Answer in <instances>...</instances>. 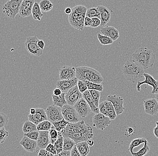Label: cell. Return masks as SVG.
Here are the masks:
<instances>
[{"instance_id":"1","label":"cell","mask_w":158,"mask_h":156,"mask_svg":"<svg viewBox=\"0 0 158 156\" xmlns=\"http://www.w3.org/2000/svg\"><path fill=\"white\" fill-rule=\"evenodd\" d=\"M61 133L64 137H69L73 139L76 144L87 141L94 137L92 128L83 121L77 123H69Z\"/></svg>"},{"instance_id":"2","label":"cell","mask_w":158,"mask_h":156,"mask_svg":"<svg viewBox=\"0 0 158 156\" xmlns=\"http://www.w3.org/2000/svg\"><path fill=\"white\" fill-rule=\"evenodd\" d=\"M132 57L134 62L144 69L153 66L156 60V55L152 51L145 47L136 50L132 54Z\"/></svg>"},{"instance_id":"3","label":"cell","mask_w":158,"mask_h":156,"mask_svg":"<svg viewBox=\"0 0 158 156\" xmlns=\"http://www.w3.org/2000/svg\"><path fill=\"white\" fill-rule=\"evenodd\" d=\"M122 73L126 80L136 83L143 78L144 69L134 62L133 60H127L122 69Z\"/></svg>"},{"instance_id":"4","label":"cell","mask_w":158,"mask_h":156,"mask_svg":"<svg viewBox=\"0 0 158 156\" xmlns=\"http://www.w3.org/2000/svg\"><path fill=\"white\" fill-rule=\"evenodd\" d=\"M87 10L82 5H78L72 8V13L69 15V21L70 25L74 29L80 31L83 30Z\"/></svg>"},{"instance_id":"5","label":"cell","mask_w":158,"mask_h":156,"mask_svg":"<svg viewBox=\"0 0 158 156\" xmlns=\"http://www.w3.org/2000/svg\"><path fill=\"white\" fill-rule=\"evenodd\" d=\"M76 77L78 80H87L97 84H101L103 81V77L98 71L86 66L76 68Z\"/></svg>"},{"instance_id":"6","label":"cell","mask_w":158,"mask_h":156,"mask_svg":"<svg viewBox=\"0 0 158 156\" xmlns=\"http://www.w3.org/2000/svg\"><path fill=\"white\" fill-rule=\"evenodd\" d=\"M23 0H9L3 6V13L6 16L14 19L19 13Z\"/></svg>"},{"instance_id":"7","label":"cell","mask_w":158,"mask_h":156,"mask_svg":"<svg viewBox=\"0 0 158 156\" xmlns=\"http://www.w3.org/2000/svg\"><path fill=\"white\" fill-rule=\"evenodd\" d=\"M39 39L36 36L29 37L25 42V47L28 53L31 55L40 56L43 54V50L40 48L38 45Z\"/></svg>"},{"instance_id":"8","label":"cell","mask_w":158,"mask_h":156,"mask_svg":"<svg viewBox=\"0 0 158 156\" xmlns=\"http://www.w3.org/2000/svg\"><path fill=\"white\" fill-rule=\"evenodd\" d=\"M62 114L64 119L69 123H75L79 122L80 116L74 106L66 104L62 108Z\"/></svg>"},{"instance_id":"9","label":"cell","mask_w":158,"mask_h":156,"mask_svg":"<svg viewBox=\"0 0 158 156\" xmlns=\"http://www.w3.org/2000/svg\"><path fill=\"white\" fill-rule=\"evenodd\" d=\"M48 121L53 122L61 121L64 119L62 114V108L55 105L48 106L45 110Z\"/></svg>"},{"instance_id":"10","label":"cell","mask_w":158,"mask_h":156,"mask_svg":"<svg viewBox=\"0 0 158 156\" xmlns=\"http://www.w3.org/2000/svg\"><path fill=\"white\" fill-rule=\"evenodd\" d=\"M93 126L97 130H103L110 125L111 120L105 115L99 113L95 114L93 118Z\"/></svg>"},{"instance_id":"11","label":"cell","mask_w":158,"mask_h":156,"mask_svg":"<svg viewBox=\"0 0 158 156\" xmlns=\"http://www.w3.org/2000/svg\"><path fill=\"white\" fill-rule=\"evenodd\" d=\"M143 76L145 77V80L143 81H138L136 88L137 91L139 92L141 90V85L143 84H147L152 86L153 88L152 93L157 94L158 93V81L156 80L152 75L147 73H144Z\"/></svg>"},{"instance_id":"12","label":"cell","mask_w":158,"mask_h":156,"mask_svg":"<svg viewBox=\"0 0 158 156\" xmlns=\"http://www.w3.org/2000/svg\"><path fill=\"white\" fill-rule=\"evenodd\" d=\"M83 98V94L80 92L77 85L70 89L65 95L68 104L72 106H74L80 99Z\"/></svg>"},{"instance_id":"13","label":"cell","mask_w":158,"mask_h":156,"mask_svg":"<svg viewBox=\"0 0 158 156\" xmlns=\"http://www.w3.org/2000/svg\"><path fill=\"white\" fill-rule=\"evenodd\" d=\"M74 107L79 116L81 118L87 117L91 111L90 107L83 98H81L74 105Z\"/></svg>"},{"instance_id":"14","label":"cell","mask_w":158,"mask_h":156,"mask_svg":"<svg viewBox=\"0 0 158 156\" xmlns=\"http://www.w3.org/2000/svg\"><path fill=\"white\" fill-rule=\"evenodd\" d=\"M106 100L112 103L117 116L122 114L124 112L125 109L123 106L124 100L121 96L116 94L109 95L106 98Z\"/></svg>"},{"instance_id":"15","label":"cell","mask_w":158,"mask_h":156,"mask_svg":"<svg viewBox=\"0 0 158 156\" xmlns=\"http://www.w3.org/2000/svg\"><path fill=\"white\" fill-rule=\"evenodd\" d=\"M60 80L72 79L76 77V68L73 66L64 65L59 69Z\"/></svg>"},{"instance_id":"16","label":"cell","mask_w":158,"mask_h":156,"mask_svg":"<svg viewBox=\"0 0 158 156\" xmlns=\"http://www.w3.org/2000/svg\"><path fill=\"white\" fill-rule=\"evenodd\" d=\"M144 107L145 112L151 116H155L158 113V102L156 98L145 100Z\"/></svg>"},{"instance_id":"17","label":"cell","mask_w":158,"mask_h":156,"mask_svg":"<svg viewBox=\"0 0 158 156\" xmlns=\"http://www.w3.org/2000/svg\"><path fill=\"white\" fill-rule=\"evenodd\" d=\"M78 79L76 78L68 80H60L56 82V87L61 89L62 93H67L69 90L77 85Z\"/></svg>"},{"instance_id":"18","label":"cell","mask_w":158,"mask_h":156,"mask_svg":"<svg viewBox=\"0 0 158 156\" xmlns=\"http://www.w3.org/2000/svg\"><path fill=\"white\" fill-rule=\"evenodd\" d=\"M35 114L32 115L29 114L28 116V120L32 123H34L36 126L40 122L46 120H48L47 115L45 110L42 108H37Z\"/></svg>"},{"instance_id":"19","label":"cell","mask_w":158,"mask_h":156,"mask_svg":"<svg viewBox=\"0 0 158 156\" xmlns=\"http://www.w3.org/2000/svg\"><path fill=\"white\" fill-rule=\"evenodd\" d=\"M34 0H23L19 10V15L22 17L29 16L32 13Z\"/></svg>"},{"instance_id":"20","label":"cell","mask_w":158,"mask_h":156,"mask_svg":"<svg viewBox=\"0 0 158 156\" xmlns=\"http://www.w3.org/2000/svg\"><path fill=\"white\" fill-rule=\"evenodd\" d=\"M19 144L25 150L29 153L34 152L37 147L36 141L31 140L25 136H23Z\"/></svg>"},{"instance_id":"21","label":"cell","mask_w":158,"mask_h":156,"mask_svg":"<svg viewBox=\"0 0 158 156\" xmlns=\"http://www.w3.org/2000/svg\"><path fill=\"white\" fill-rule=\"evenodd\" d=\"M37 142V147L40 149H45L50 143L49 131H39V136Z\"/></svg>"},{"instance_id":"22","label":"cell","mask_w":158,"mask_h":156,"mask_svg":"<svg viewBox=\"0 0 158 156\" xmlns=\"http://www.w3.org/2000/svg\"><path fill=\"white\" fill-rule=\"evenodd\" d=\"M102 34L111 38L114 41L117 40L119 37V32L115 28L107 26L100 30Z\"/></svg>"},{"instance_id":"23","label":"cell","mask_w":158,"mask_h":156,"mask_svg":"<svg viewBox=\"0 0 158 156\" xmlns=\"http://www.w3.org/2000/svg\"><path fill=\"white\" fill-rule=\"evenodd\" d=\"M101 15V26H104L110 21L111 15L110 11L106 7L103 6H98V7Z\"/></svg>"},{"instance_id":"24","label":"cell","mask_w":158,"mask_h":156,"mask_svg":"<svg viewBox=\"0 0 158 156\" xmlns=\"http://www.w3.org/2000/svg\"><path fill=\"white\" fill-rule=\"evenodd\" d=\"M83 97L88 103L89 106L91 109L92 112H93L95 114H98L100 113L99 109L98 107L96 106L93 99L89 90H86L85 92L83 93Z\"/></svg>"},{"instance_id":"25","label":"cell","mask_w":158,"mask_h":156,"mask_svg":"<svg viewBox=\"0 0 158 156\" xmlns=\"http://www.w3.org/2000/svg\"><path fill=\"white\" fill-rule=\"evenodd\" d=\"M66 93H63L59 96H55L53 94L52 96L53 104L55 106L62 108L64 105L68 104L65 98Z\"/></svg>"},{"instance_id":"26","label":"cell","mask_w":158,"mask_h":156,"mask_svg":"<svg viewBox=\"0 0 158 156\" xmlns=\"http://www.w3.org/2000/svg\"><path fill=\"white\" fill-rule=\"evenodd\" d=\"M77 149L81 156H86L90 152L89 145L87 141L80 142L76 144Z\"/></svg>"},{"instance_id":"27","label":"cell","mask_w":158,"mask_h":156,"mask_svg":"<svg viewBox=\"0 0 158 156\" xmlns=\"http://www.w3.org/2000/svg\"><path fill=\"white\" fill-rule=\"evenodd\" d=\"M40 7L39 3L37 2H35L32 10V14L33 18L35 20L40 21L44 14Z\"/></svg>"},{"instance_id":"28","label":"cell","mask_w":158,"mask_h":156,"mask_svg":"<svg viewBox=\"0 0 158 156\" xmlns=\"http://www.w3.org/2000/svg\"><path fill=\"white\" fill-rule=\"evenodd\" d=\"M151 148L150 143L147 140L144 143V146L141 149L137 152H133L131 154L133 156H145L150 151Z\"/></svg>"},{"instance_id":"29","label":"cell","mask_w":158,"mask_h":156,"mask_svg":"<svg viewBox=\"0 0 158 156\" xmlns=\"http://www.w3.org/2000/svg\"><path fill=\"white\" fill-rule=\"evenodd\" d=\"M22 130L24 134L38 131L37 126L30 121H26L24 122Z\"/></svg>"},{"instance_id":"30","label":"cell","mask_w":158,"mask_h":156,"mask_svg":"<svg viewBox=\"0 0 158 156\" xmlns=\"http://www.w3.org/2000/svg\"><path fill=\"white\" fill-rule=\"evenodd\" d=\"M39 6L41 11L44 12H48L54 7V5L49 0H41L40 2Z\"/></svg>"},{"instance_id":"31","label":"cell","mask_w":158,"mask_h":156,"mask_svg":"<svg viewBox=\"0 0 158 156\" xmlns=\"http://www.w3.org/2000/svg\"><path fill=\"white\" fill-rule=\"evenodd\" d=\"M59 136L58 140L54 144V147L57 151V154H60L64 150V137L61 132H59Z\"/></svg>"},{"instance_id":"32","label":"cell","mask_w":158,"mask_h":156,"mask_svg":"<svg viewBox=\"0 0 158 156\" xmlns=\"http://www.w3.org/2000/svg\"><path fill=\"white\" fill-rule=\"evenodd\" d=\"M147 140L145 138H137V139L132 140L129 145L128 150L131 153V154H132L133 152V149L134 148L139 146L141 144L145 143Z\"/></svg>"},{"instance_id":"33","label":"cell","mask_w":158,"mask_h":156,"mask_svg":"<svg viewBox=\"0 0 158 156\" xmlns=\"http://www.w3.org/2000/svg\"><path fill=\"white\" fill-rule=\"evenodd\" d=\"M76 144V142L73 139L69 137H64V150L71 151Z\"/></svg>"},{"instance_id":"34","label":"cell","mask_w":158,"mask_h":156,"mask_svg":"<svg viewBox=\"0 0 158 156\" xmlns=\"http://www.w3.org/2000/svg\"><path fill=\"white\" fill-rule=\"evenodd\" d=\"M111 102L106 100L100 103L99 105L98 108L99 109L100 113L108 117V113L110 106L111 104Z\"/></svg>"},{"instance_id":"35","label":"cell","mask_w":158,"mask_h":156,"mask_svg":"<svg viewBox=\"0 0 158 156\" xmlns=\"http://www.w3.org/2000/svg\"><path fill=\"white\" fill-rule=\"evenodd\" d=\"M86 16L89 17L90 18L97 17L101 19L100 13L98 7H92L88 9L86 13Z\"/></svg>"},{"instance_id":"36","label":"cell","mask_w":158,"mask_h":156,"mask_svg":"<svg viewBox=\"0 0 158 156\" xmlns=\"http://www.w3.org/2000/svg\"><path fill=\"white\" fill-rule=\"evenodd\" d=\"M69 123V122H67L64 118L61 121L53 122L52 124L58 132H61L63 130L66 128Z\"/></svg>"},{"instance_id":"37","label":"cell","mask_w":158,"mask_h":156,"mask_svg":"<svg viewBox=\"0 0 158 156\" xmlns=\"http://www.w3.org/2000/svg\"><path fill=\"white\" fill-rule=\"evenodd\" d=\"M52 123L48 120L40 122L37 125L38 131H49L52 127Z\"/></svg>"},{"instance_id":"38","label":"cell","mask_w":158,"mask_h":156,"mask_svg":"<svg viewBox=\"0 0 158 156\" xmlns=\"http://www.w3.org/2000/svg\"><path fill=\"white\" fill-rule=\"evenodd\" d=\"M49 136L50 143L53 145H54L59 138V132L56 130L53 125L49 131Z\"/></svg>"},{"instance_id":"39","label":"cell","mask_w":158,"mask_h":156,"mask_svg":"<svg viewBox=\"0 0 158 156\" xmlns=\"http://www.w3.org/2000/svg\"><path fill=\"white\" fill-rule=\"evenodd\" d=\"M97 37L99 41L102 45L113 44L114 41L109 37L98 33L97 35Z\"/></svg>"},{"instance_id":"40","label":"cell","mask_w":158,"mask_h":156,"mask_svg":"<svg viewBox=\"0 0 158 156\" xmlns=\"http://www.w3.org/2000/svg\"><path fill=\"white\" fill-rule=\"evenodd\" d=\"M86 83L88 90H98L100 92H102L103 90V86L102 84H97L93 82H90L87 80H85Z\"/></svg>"},{"instance_id":"41","label":"cell","mask_w":158,"mask_h":156,"mask_svg":"<svg viewBox=\"0 0 158 156\" xmlns=\"http://www.w3.org/2000/svg\"><path fill=\"white\" fill-rule=\"evenodd\" d=\"M91 95L93 99L94 102L97 107H98L99 105L100 98L101 96V92L98 90H89Z\"/></svg>"},{"instance_id":"42","label":"cell","mask_w":158,"mask_h":156,"mask_svg":"<svg viewBox=\"0 0 158 156\" xmlns=\"http://www.w3.org/2000/svg\"><path fill=\"white\" fill-rule=\"evenodd\" d=\"M8 117L5 113H0V128L6 127L8 123Z\"/></svg>"},{"instance_id":"43","label":"cell","mask_w":158,"mask_h":156,"mask_svg":"<svg viewBox=\"0 0 158 156\" xmlns=\"http://www.w3.org/2000/svg\"><path fill=\"white\" fill-rule=\"evenodd\" d=\"M117 114L115 112V109L114 107L113 104L111 103L110 106L108 113V117L111 120H114L117 117Z\"/></svg>"},{"instance_id":"44","label":"cell","mask_w":158,"mask_h":156,"mask_svg":"<svg viewBox=\"0 0 158 156\" xmlns=\"http://www.w3.org/2000/svg\"><path fill=\"white\" fill-rule=\"evenodd\" d=\"M8 136L9 132L5 130L4 127L0 129V142L1 144H2L5 142Z\"/></svg>"},{"instance_id":"45","label":"cell","mask_w":158,"mask_h":156,"mask_svg":"<svg viewBox=\"0 0 158 156\" xmlns=\"http://www.w3.org/2000/svg\"><path fill=\"white\" fill-rule=\"evenodd\" d=\"M77 86L80 92L82 93V94L84 92H85L86 90H88L86 83H85V81L78 80Z\"/></svg>"},{"instance_id":"46","label":"cell","mask_w":158,"mask_h":156,"mask_svg":"<svg viewBox=\"0 0 158 156\" xmlns=\"http://www.w3.org/2000/svg\"><path fill=\"white\" fill-rule=\"evenodd\" d=\"M24 136H26L28 137V138L31 139V140L37 141L39 136V131H35L25 133V134H24Z\"/></svg>"},{"instance_id":"47","label":"cell","mask_w":158,"mask_h":156,"mask_svg":"<svg viewBox=\"0 0 158 156\" xmlns=\"http://www.w3.org/2000/svg\"><path fill=\"white\" fill-rule=\"evenodd\" d=\"M92 25L90 27L97 28L101 25V20L100 19L97 17H94L92 18Z\"/></svg>"},{"instance_id":"48","label":"cell","mask_w":158,"mask_h":156,"mask_svg":"<svg viewBox=\"0 0 158 156\" xmlns=\"http://www.w3.org/2000/svg\"><path fill=\"white\" fill-rule=\"evenodd\" d=\"M45 149H46L47 151L51 153V154H53L54 155L57 154V151H56L55 147H54V145H53V144H51V143H50V144L47 146Z\"/></svg>"},{"instance_id":"49","label":"cell","mask_w":158,"mask_h":156,"mask_svg":"<svg viewBox=\"0 0 158 156\" xmlns=\"http://www.w3.org/2000/svg\"><path fill=\"white\" fill-rule=\"evenodd\" d=\"M38 156H54V155L47 151L45 149H40L38 153Z\"/></svg>"},{"instance_id":"50","label":"cell","mask_w":158,"mask_h":156,"mask_svg":"<svg viewBox=\"0 0 158 156\" xmlns=\"http://www.w3.org/2000/svg\"><path fill=\"white\" fill-rule=\"evenodd\" d=\"M71 156H81L78 150L76 145L71 151Z\"/></svg>"},{"instance_id":"51","label":"cell","mask_w":158,"mask_h":156,"mask_svg":"<svg viewBox=\"0 0 158 156\" xmlns=\"http://www.w3.org/2000/svg\"><path fill=\"white\" fill-rule=\"evenodd\" d=\"M92 25V18L86 16L85 20V26L90 27Z\"/></svg>"},{"instance_id":"52","label":"cell","mask_w":158,"mask_h":156,"mask_svg":"<svg viewBox=\"0 0 158 156\" xmlns=\"http://www.w3.org/2000/svg\"><path fill=\"white\" fill-rule=\"evenodd\" d=\"M54 156H71V151L63 150L60 154L55 155Z\"/></svg>"},{"instance_id":"53","label":"cell","mask_w":158,"mask_h":156,"mask_svg":"<svg viewBox=\"0 0 158 156\" xmlns=\"http://www.w3.org/2000/svg\"><path fill=\"white\" fill-rule=\"evenodd\" d=\"M62 93V91L61 89H59V88H56V89H54V92H53V94L55 96H59L61 95Z\"/></svg>"},{"instance_id":"54","label":"cell","mask_w":158,"mask_h":156,"mask_svg":"<svg viewBox=\"0 0 158 156\" xmlns=\"http://www.w3.org/2000/svg\"><path fill=\"white\" fill-rule=\"evenodd\" d=\"M38 45L39 46L40 48L41 49H44V41L42 40H39L38 42Z\"/></svg>"},{"instance_id":"55","label":"cell","mask_w":158,"mask_h":156,"mask_svg":"<svg viewBox=\"0 0 158 156\" xmlns=\"http://www.w3.org/2000/svg\"><path fill=\"white\" fill-rule=\"evenodd\" d=\"M154 134L155 136L158 139V126H156L154 128Z\"/></svg>"},{"instance_id":"56","label":"cell","mask_w":158,"mask_h":156,"mask_svg":"<svg viewBox=\"0 0 158 156\" xmlns=\"http://www.w3.org/2000/svg\"><path fill=\"white\" fill-rule=\"evenodd\" d=\"M72 9L70 7H67L65 10V12L66 14L70 15L72 13Z\"/></svg>"},{"instance_id":"57","label":"cell","mask_w":158,"mask_h":156,"mask_svg":"<svg viewBox=\"0 0 158 156\" xmlns=\"http://www.w3.org/2000/svg\"><path fill=\"white\" fill-rule=\"evenodd\" d=\"M88 144L90 146H93L94 145V141L92 140H89L87 141Z\"/></svg>"},{"instance_id":"58","label":"cell","mask_w":158,"mask_h":156,"mask_svg":"<svg viewBox=\"0 0 158 156\" xmlns=\"http://www.w3.org/2000/svg\"><path fill=\"white\" fill-rule=\"evenodd\" d=\"M36 112V109L35 108H31L30 109V114L33 115V114H35Z\"/></svg>"},{"instance_id":"59","label":"cell","mask_w":158,"mask_h":156,"mask_svg":"<svg viewBox=\"0 0 158 156\" xmlns=\"http://www.w3.org/2000/svg\"><path fill=\"white\" fill-rule=\"evenodd\" d=\"M128 132L129 133V134H132V133H133V129H132V128H128Z\"/></svg>"},{"instance_id":"60","label":"cell","mask_w":158,"mask_h":156,"mask_svg":"<svg viewBox=\"0 0 158 156\" xmlns=\"http://www.w3.org/2000/svg\"><path fill=\"white\" fill-rule=\"evenodd\" d=\"M155 98L156 99L157 101L158 102V93L156 94V98Z\"/></svg>"},{"instance_id":"61","label":"cell","mask_w":158,"mask_h":156,"mask_svg":"<svg viewBox=\"0 0 158 156\" xmlns=\"http://www.w3.org/2000/svg\"><path fill=\"white\" fill-rule=\"evenodd\" d=\"M156 126H158V121L156 122Z\"/></svg>"}]
</instances>
